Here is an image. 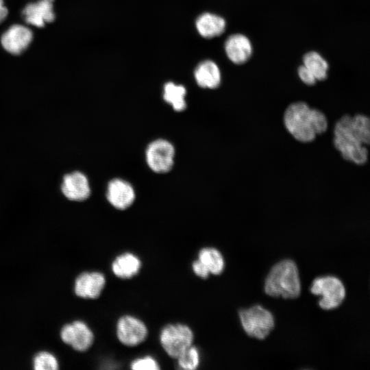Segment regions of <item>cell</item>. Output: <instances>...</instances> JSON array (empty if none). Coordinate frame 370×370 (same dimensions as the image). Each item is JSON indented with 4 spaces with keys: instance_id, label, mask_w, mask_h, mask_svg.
Segmentation results:
<instances>
[{
    "instance_id": "24",
    "label": "cell",
    "mask_w": 370,
    "mask_h": 370,
    "mask_svg": "<svg viewBox=\"0 0 370 370\" xmlns=\"http://www.w3.org/2000/svg\"><path fill=\"white\" fill-rule=\"evenodd\" d=\"M133 370H158L160 369L158 362L150 356H146L134 360L131 363Z\"/></svg>"
},
{
    "instance_id": "2",
    "label": "cell",
    "mask_w": 370,
    "mask_h": 370,
    "mask_svg": "<svg viewBox=\"0 0 370 370\" xmlns=\"http://www.w3.org/2000/svg\"><path fill=\"white\" fill-rule=\"evenodd\" d=\"M283 123L288 133L302 143L314 141L328 128L325 114L304 101H295L286 107L283 113Z\"/></svg>"
},
{
    "instance_id": "11",
    "label": "cell",
    "mask_w": 370,
    "mask_h": 370,
    "mask_svg": "<svg viewBox=\"0 0 370 370\" xmlns=\"http://www.w3.org/2000/svg\"><path fill=\"white\" fill-rule=\"evenodd\" d=\"M62 341L77 351L88 349L93 343L94 335L83 321H76L63 327L60 333Z\"/></svg>"
},
{
    "instance_id": "16",
    "label": "cell",
    "mask_w": 370,
    "mask_h": 370,
    "mask_svg": "<svg viewBox=\"0 0 370 370\" xmlns=\"http://www.w3.org/2000/svg\"><path fill=\"white\" fill-rule=\"evenodd\" d=\"M199 86L203 88L214 89L219 86L221 75L217 64L211 60L200 62L194 73Z\"/></svg>"
},
{
    "instance_id": "27",
    "label": "cell",
    "mask_w": 370,
    "mask_h": 370,
    "mask_svg": "<svg viewBox=\"0 0 370 370\" xmlns=\"http://www.w3.org/2000/svg\"><path fill=\"white\" fill-rule=\"evenodd\" d=\"M8 14V10L5 5L3 0H0V23L6 18Z\"/></svg>"
},
{
    "instance_id": "10",
    "label": "cell",
    "mask_w": 370,
    "mask_h": 370,
    "mask_svg": "<svg viewBox=\"0 0 370 370\" xmlns=\"http://www.w3.org/2000/svg\"><path fill=\"white\" fill-rule=\"evenodd\" d=\"M106 198L114 208L124 210L134 202L136 193L129 182L121 178H114L108 184Z\"/></svg>"
},
{
    "instance_id": "25",
    "label": "cell",
    "mask_w": 370,
    "mask_h": 370,
    "mask_svg": "<svg viewBox=\"0 0 370 370\" xmlns=\"http://www.w3.org/2000/svg\"><path fill=\"white\" fill-rule=\"evenodd\" d=\"M298 75L300 79L307 85H313L317 82L314 76L304 65L298 69Z\"/></svg>"
},
{
    "instance_id": "12",
    "label": "cell",
    "mask_w": 370,
    "mask_h": 370,
    "mask_svg": "<svg viewBox=\"0 0 370 370\" xmlns=\"http://www.w3.org/2000/svg\"><path fill=\"white\" fill-rule=\"evenodd\" d=\"M53 0H38L27 4L22 10V16L29 25L42 27L55 20Z\"/></svg>"
},
{
    "instance_id": "21",
    "label": "cell",
    "mask_w": 370,
    "mask_h": 370,
    "mask_svg": "<svg viewBox=\"0 0 370 370\" xmlns=\"http://www.w3.org/2000/svg\"><path fill=\"white\" fill-rule=\"evenodd\" d=\"M303 62L304 65L312 73L317 81L323 80L327 77L328 64L319 53L310 51L306 53Z\"/></svg>"
},
{
    "instance_id": "8",
    "label": "cell",
    "mask_w": 370,
    "mask_h": 370,
    "mask_svg": "<svg viewBox=\"0 0 370 370\" xmlns=\"http://www.w3.org/2000/svg\"><path fill=\"white\" fill-rule=\"evenodd\" d=\"M116 333L123 345L134 347L146 339L148 330L145 324L139 319L132 315H124L117 321Z\"/></svg>"
},
{
    "instance_id": "26",
    "label": "cell",
    "mask_w": 370,
    "mask_h": 370,
    "mask_svg": "<svg viewBox=\"0 0 370 370\" xmlns=\"http://www.w3.org/2000/svg\"><path fill=\"white\" fill-rule=\"evenodd\" d=\"M192 269L195 274L201 278L206 279L209 276V271L198 259L193 261Z\"/></svg>"
},
{
    "instance_id": "4",
    "label": "cell",
    "mask_w": 370,
    "mask_h": 370,
    "mask_svg": "<svg viewBox=\"0 0 370 370\" xmlns=\"http://www.w3.org/2000/svg\"><path fill=\"white\" fill-rule=\"evenodd\" d=\"M239 317L244 330L251 337L264 339L274 328L273 315L260 305L241 310Z\"/></svg>"
},
{
    "instance_id": "5",
    "label": "cell",
    "mask_w": 370,
    "mask_h": 370,
    "mask_svg": "<svg viewBox=\"0 0 370 370\" xmlns=\"http://www.w3.org/2000/svg\"><path fill=\"white\" fill-rule=\"evenodd\" d=\"M194 334L192 330L182 323L169 324L160 334V343L165 352L177 358L193 345Z\"/></svg>"
},
{
    "instance_id": "20",
    "label": "cell",
    "mask_w": 370,
    "mask_h": 370,
    "mask_svg": "<svg viewBox=\"0 0 370 370\" xmlns=\"http://www.w3.org/2000/svg\"><path fill=\"white\" fill-rule=\"evenodd\" d=\"M210 273L219 275L224 269V260L219 250L213 247H204L199 251L197 258Z\"/></svg>"
},
{
    "instance_id": "23",
    "label": "cell",
    "mask_w": 370,
    "mask_h": 370,
    "mask_svg": "<svg viewBox=\"0 0 370 370\" xmlns=\"http://www.w3.org/2000/svg\"><path fill=\"white\" fill-rule=\"evenodd\" d=\"M34 368L36 370H56L58 368V363L51 354L41 352L34 360Z\"/></svg>"
},
{
    "instance_id": "22",
    "label": "cell",
    "mask_w": 370,
    "mask_h": 370,
    "mask_svg": "<svg viewBox=\"0 0 370 370\" xmlns=\"http://www.w3.org/2000/svg\"><path fill=\"white\" fill-rule=\"evenodd\" d=\"M180 368L185 370L196 369L199 365L200 354L198 349L192 345L177 358Z\"/></svg>"
},
{
    "instance_id": "14",
    "label": "cell",
    "mask_w": 370,
    "mask_h": 370,
    "mask_svg": "<svg viewBox=\"0 0 370 370\" xmlns=\"http://www.w3.org/2000/svg\"><path fill=\"white\" fill-rule=\"evenodd\" d=\"M105 284L106 278L101 273H84L75 280V292L79 297L95 299L100 295Z\"/></svg>"
},
{
    "instance_id": "18",
    "label": "cell",
    "mask_w": 370,
    "mask_h": 370,
    "mask_svg": "<svg viewBox=\"0 0 370 370\" xmlns=\"http://www.w3.org/2000/svg\"><path fill=\"white\" fill-rule=\"evenodd\" d=\"M141 267L138 257L132 253H123L112 262V270L118 278L129 279L136 275Z\"/></svg>"
},
{
    "instance_id": "13",
    "label": "cell",
    "mask_w": 370,
    "mask_h": 370,
    "mask_svg": "<svg viewBox=\"0 0 370 370\" xmlns=\"http://www.w3.org/2000/svg\"><path fill=\"white\" fill-rule=\"evenodd\" d=\"M61 189L64 195L72 201H84L90 195L88 180L79 171L66 175L63 178Z\"/></svg>"
},
{
    "instance_id": "7",
    "label": "cell",
    "mask_w": 370,
    "mask_h": 370,
    "mask_svg": "<svg viewBox=\"0 0 370 370\" xmlns=\"http://www.w3.org/2000/svg\"><path fill=\"white\" fill-rule=\"evenodd\" d=\"M175 149L166 139L151 141L145 150V160L149 168L157 173L169 172L174 165Z\"/></svg>"
},
{
    "instance_id": "6",
    "label": "cell",
    "mask_w": 370,
    "mask_h": 370,
    "mask_svg": "<svg viewBox=\"0 0 370 370\" xmlns=\"http://www.w3.org/2000/svg\"><path fill=\"white\" fill-rule=\"evenodd\" d=\"M312 293L321 295L319 306L325 310H331L339 306L345 297V289L342 282L334 276L316 278L310 287Z\"/></svg>"
},
{
    "instance_id": "3",
    "label": "cell",
    "mask_w": 370,
    "mask_h": 370,
    "mask_svg": "<svg viewBox=\"0 0 370 370\" xmlns=\"http://www.w3.org/2000/svg\"><path fill=\"white\" fill-rule=\"evenodd\" d=\"M301 286L296 264L284 260L275 264L264 284L265 293L272 297L295 299L300 294Z\"/></svg>"
},
{
    "instance_id": "19",
    "label": "cell",
    "mask_w": 370,
    "mask_h": 370,
    "mask_svg": "<svg viewBox=\"0 0 370 370\" xmlns=\"http://www.w3.org/2000/svg\"><path fill=\"white\" fill-rule=\"evenodd\" d=\"M186 90L182 85L169 82L164 86L163 99L176 112H182L186 108Z\"/></svg>"
},
{
    "instance_id": "17",
    "label": "cell",
    "mask_w": 370,
    "mask_h": 370,
    "mask_svg": "<svg viewBox=\"0 0 370 370\" xmlns=\"http://www.w3.org/2000/svg\"><path fill=\"white\" fill-rule=\"evenodd\" d=\"M196 28L204 38H212L223 33L226 23L223 18L214 14L204 13L196 20Z\"/></svg>"
},
{
    "instance_id": "1",
    "label": "cell",
    "mask_w": 370,
    "mask_h": 370,
    "mask_svg": "<svg viewBox=\"0 0 370 370\" xmlns=\"http://www.w3.org/2000/svg\"><path fill=\"white\" fill-rule=\"evenodd\" d=\"M370 121L364 114H345L338 119L333 130V145L342 158L356 165L368 161Z\"/></svg>"
},
{
    "instance_id": "9",
    "label": "cell",
    "mask_w": 370,
    "mask_h": 370,
    "mask_svg": "<svg viewBox=\"0 0 370 370\" xmlns=\"http://www.w3.org/2000/svg\"><path fill=\"white\" fill-rule=\"evenodd\" d=\"M33 40V32L27 26L14 24L1 36L3 48L12 55H20L29 47Z\"/></svg>"
},
{
    "instance_id": "15",
    "label": "cell",
    "mask_w": 370,
    "mask_h": 370,
    "mask_svg": "<svg viewBox=\"0 0 370 370\" xmlns=\"http://www.w3.org/2000/svg\"><path fill=\"white\" fill-rule=\"evenodd\" d=\"M227 58L234 64L247 62L252 53V45L249 38L243 34L231 35L225 42Z\"/></svg>"
}]
</instances>
